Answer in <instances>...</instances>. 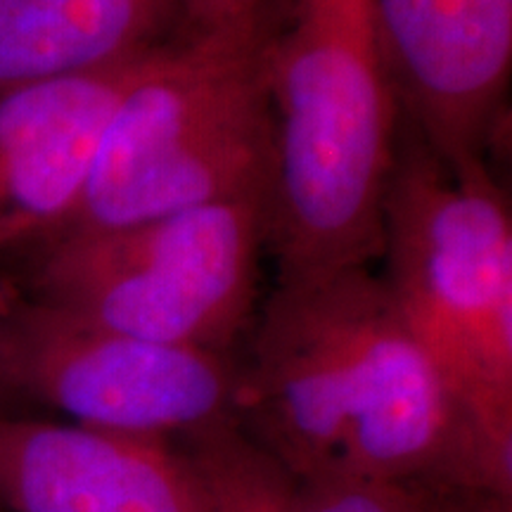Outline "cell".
Listing matches in <instances>:
<instances>
[{
	"label": "cell",
	"instance_id": "cell-6",
	"mask_svg": "<svg viewBox=\"0 0 512 512\" xmlns=\"http://www.w3.org/2000/svg\"><path fill=\"white\" fill-rule=\"evenodd\" d=\"M0 318L24 401L74 425L183 444L240 425L242 368L233 351L124 335L8 290Z\"/></svg>",
	"mask_w": 512,
	"mask_h": 512
},
{
	"label": "cell",
	"instance_id": "cell-9",
	"mask_svg": "<svg viewBox=\"0 0 512 512\" xmlns=\"http://www.w3.org/2000/svg\"><path fill=\"white\" fill-rule=\"evenodd\" d=\"M162 50L0 93V252L43 245L72 219L114 107Z\"/></svg>",
	"mask_w": 512,
	"mask_h": 512
},
{
	"label": "cell",
	"instance_id": "cell-3",
	"mask_svg": "<svg viewBox=\"0 0 512 512\" xmlns=\"http://www.w3.org/2000/svg\"><path fill=\"white\" fill-rule=\"evenodd\" d=\"M380 261L408 330L512 479V216L489 162H448L403 117Z\"/></svg>",
	"mask_w": 512,
	"mask_h": 512
},
{
	"label": "cell",
	"instance_id": "cell-1",
	"mask_svg": "<svg viewBox=\"0 0 512 512\" xmlns=\"http://www.w3.org/2000/svg\"><path fill=\"white\" fill-rule=\"evenodd\" d=\"M240 368V427L297 482L512 496L370 266L275 283Z\"/></svg>",
	"mask_w": 512,
	"mask_h": 512
},
{
	"label": "cell",
	"instance_id": "cell-5",
	"mask_svg": "<svg viewBox=\"0 0 512 512\" xmlns=\"http://www.w3.org/2000/svg\"><path fill=\"white\" fill-rule=\"evenodd\" d=\"M268 197L36 247L24 297L124 335L233 351L252 330Z\"/></svg>",
	"mask_w": 512,
	"mask_h": 512
},
{
	"label": "cell",
	"instance_id": "cell-11",
	"mask_svg": "<svg viewBox=\"0 0 512 512\" xmlns=\"http://www.w3.org/2000/svg\"><path fill=\"white\" fill-rule=\"evenodd\" d=\"M216 512H302L299 482L240 425L183 441Z\"/></svg>",
	"mask_w": 512,
	"mask_h": 512
},
{
	"label": "cell",
	"instance_id": "cell-15",
	"mask_svg": "<svg viewBox=\"0 0 512 512\" xmlns=\"http://www.w3.org/2000/svg\"><path fill=\"white\" fill-rule=\"evenodd\" d=\"M22 401L24 396L15 382V373H12L8 335H5L3 318H0V415H19L15 408Z\"/></svg>",
	"mask_w": 512,
	"mask_h": 512
},
{
	"label": "cell",
	"instance_id": "cell-7",
	"mask_svg": "<svg viewBox=\"0 0 512 512\" xmlns=\"http://www.w3.org/2000/svg\"><path fill=\"white\" fill-rule=\"evenodd\" d=\"M401 110L448 162L486 159L512 64V0H375Z\"/></svg>",
	"mask_w": 512,
	"mask_h": 512
},
{
	"label": "cell",
	"instance_id": "cell-14",
	"mask_svg": "<svg viewBox=\"0 0 512 512\" xmlns=\"http://www.w3.org/2000/svg\"><path fill=\"white\" fill-rule=\"evenodd\" d=\"M444 512H512V496L451 491L444 494Z\"/></svg>",
	"mask_w": 512,
	"mask_h": 512
},
{
	"label": "cell",
	"instance_id": "cell-12",
	"mask_svg": "<svg viewBox=\"0 0 512 512\" xmlns=\"http://www.w3.org/2000/svg\"><path fill=\"white\" fill-rule=\"evenodd\" d=\"M302 512H444V494L420 486L323 477L299 482Z\"/></svg>",
	"mask_w": 512,
	"mask_h": 512
},
{
	"label": "cell",
	"instance_id": "cell-8",
	"mask_svg": "<svg viewBox=\"0 0 512 512\" xmlns=\"http://www.w3.org/2000/svg\"><path fill=\"white\" fill-rule=\"evenodd\" d=\"M0 510L216 512L183 446L0 415Z\"/></svg>",
	"mask_w": 512,
	"mask_h": 512
},
{
	"label": "cell",
	"instance_id": "cell-13",
	"mask_svg": "<svg viewBox=\"0 0 512 512\" xmlns=\"http://www.w3.org/2000/svg\"><path fill=\"white\" fill-rule=\"evenodd\" d=\"M266 10V0H185L183 36L245 27Z\"/></svg>",
	"mask_w": 512,
	"mask_h": 512
},
{
	"label": "cell",
	"instance_id": "cell-4",
	"mask_svg": "<svg viewBox=\"0 0 512 512\" xmlns=\"http://www.w3.org/2000/svg\"><path fill=\"white\" fill-rule=\"evenodd\" d=\"M268 24L264 10L245 27L181 36L166 46L114 107L79 207L50 240L110 233L238 197H268Z\"/></svg>",
	"mask_w": 512,
	"mask_h": 512
},
{
	"label": "cell",
	"instance_id": "cell-10",
	"mask_svg": "<svg viewBox=\"0 0 512 512\" xmlns=\"http://www.w3.org/2000/svg\"><path fill=\"white\" fill-rule=\"evenodd\" d=\"M183 29L185 0H0V93L138 60Z\"/></svg>",
	"mask_w": 512,
	"mask_h": 512
},
{
	"label": "cell",
	"instance_id": "cell-2",
	"mask_svg": "<svg viewBox=\"0 0 512 512\" xmlns=\"http://www.w3.org/2000/svg\"><path fill=\"white\" fill-rule=\"evenodd\" d=\"M266 72L275 283L380 261L403 110L375 0H290L268 24Z\"/></svg>",
	"mask_w": 512,
	"mask_h": 512
}]
</instances>
